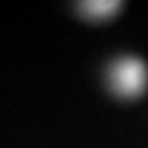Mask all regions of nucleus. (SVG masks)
Masks as SVG:
<instances>
[{
	"mask_svg": "<svg viewBox=\"0 0 148 148\" xmlns=\"http://www.w3.org/2000/svg\"><path fill=\"white\" fill-rule=\"evenodd\" d=\"M110 85L123 98H137L148 85L146 66L138 58H121L110 67Z\"/></svg>",
	"mask_w": 148,
	"mask_h": 148,
	"instance_id": "f257e3e1",
	"label": "nucleus"
},
{
	"mask_svg": "<svg viewBox=\"0 0 148 148\" xmlns=\"http://www.w3.org/2000/svg\"><path fill=\"white\" fill-rule=\"evenodd\" d=\"M121 2L115 0H88V2H79V10L90 19H106L119 12Z\"/></svg>",
	"mask_w": 148,
	"mask_h": 148,
	"instance_id": "f03ea898",
	"label": "nucleus"
}]
</instances>
